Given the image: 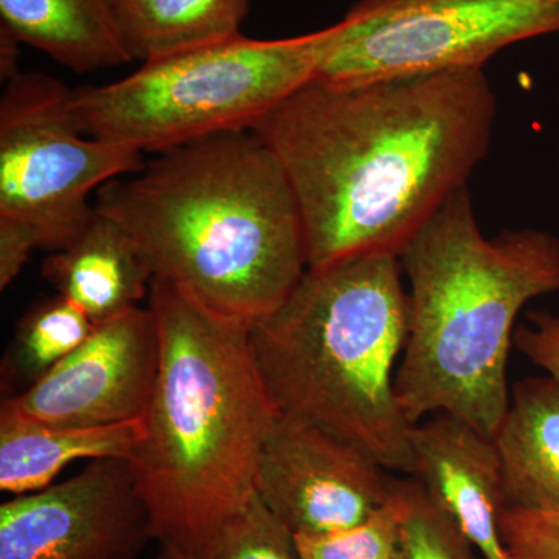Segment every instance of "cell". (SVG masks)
<instances>
[{"instance_id": "1", "label": "cell", "mask_w": 559, "mask_h": 559, "mask_svg": "<svg viewBox=\"0 0 559 559\" xmlns=\"http://www.w3.org/2000/svg\"><path fill=\"white\" fill-rule=\"evenodd\" d=\"M498 98L484 69L333 86L312 80L252 134L304 221L308 270L399 255L488 156Z\"/></svg>"}, {"instance_id": "2", "label": "cell", "mask_w": 559, "mask_h": 559, "mask_svg": "<svg viewBox=\"0 0 559 559\" xmlns=\"http://www.w3.org/2000/svg\"><path fill=\"white\" fill-rule=\"evenodd\" d=\"M159 371L132 476L160 546L216 559L255 499L261 450L277 415L250 344L252 326L153 278Z\"/></svg>"}, {"instance_id": "3", "label": "cell", "mask_w": 559, "mask_h": 559, "mask_svg": "<svg viewBox=\"0 0 559 559\" xmlns=\"http://www.w3.org/2000/svg\"><path fill=\"white\" fill-rule=\"evenodd\" d=\"M95 197L154 278L250 326L277 311L308 271L288 176L250 131L165 151Z\"/></svg>"}, {"instance_id": "4", "label": "cell", "mask_w": 559, "mask_h": 559, "mask_svg": "<svg viewBox=\"0 0 559 559\" xmlns=\"http://www.w3.org/2000/svg\"><path fill=\"white\" fill-rule=\"evenodd\" d=\"M409 333L395 374L412 426L448 412L495 439L510 406L507 364L522 308L559 293V238L538 229L487 238L469 187L448 198L400 253Z\"/></svg>"}, {"instance_id": "5", "label": "cell", "mask_w": 559, "mask_h": 559, "mask_svg": "<svg viewBox=\"0 0 559 559\" xmlns=\"http://www.w3.org/2000/svg\"><path fill=\"white\" fill-rule=\"evenodd\" d=\"M400 257L370 253L305 272L250 344L280 412L330 430L382 468L414 474L412 425L395 393L409 333Z\"/></svg>"}, {"instance_id": "6", "label": "cell", "mask_w": 559, "mask_h": 559, "mask_svg": "<svg viewBox=\"0 0 559 559\" xmlns=\"http://www.w3.org/2000/svg\"><path fill=\"white\" fill-rule=\"evenodd\" d=\"M340 33L341 21L294 38L238 35L142 62L114 83L72 90L70 112L84 134L142 154L250 131L316 79Z\"/></svg>"}, {"instance_id": "7", "label": "cell", "mask_w": 559, "mask_h": 559, "mask_svg": "<svg viewBox=\"0 0 559 559\" xmlns=\"http://www.w3.org/2000/svg\"><path fill=\"white\" fill-rule=\"evenodd\" d=\"M70 92L46 73L20 72L0 98V224L53 252L86 229L94 191L145 165L140 151L81 132Z\"/></svg>"}, {"instance_id": "8", "label": "cell", "mask_w": 559, "mask_h": 559, "mask_svg": "<svg viewBox=\"0 0 559 559\" xmlns=\"http://www.w3.org/2000/svg\"><path fill=\"white\" fill-rule=\"evenodd\" d=\"M547 35H559V0H358L314 80L358 86L484 69Z\"/></svg>"}, {"instance_id": "9", "label": "cell", "mask_w": 559, "mask_h": 559, "mask_svg": "<svg viewBox=\"0 0 559 559\" xmlns=\"http://www.w3.org/2000/svg\"><path fill=\"white\" fill-rule=\"evenodd\" d=\"M348 441L277 412L261 450L255 491L296 536L358 527L388 502L395 480Z\"/></svg>"}, {"instance_id": "10", "label": "cell", "mask_w": 559, "mask_h": 559, "mask_svg": "<svg viewBox=\"0 0 559 559\" xmlns=\"http://www.w3.org/2000/svg\"><path fill=\"white\" fill-rule=\"evenodd\" d=\"M153 539L130 462L95 460L0 506V559H138Z\"/></svg>"}, {"instance_id": "11", "label": "cell", "mask_w": 559, "mask_h": 559, "mask_svg": "<svg viewBox=\"0 0 559 559\" xmlns=\"http://www.w3.org/2000/svg\"><path fill=\"white\" fill-rule=\"evenodd\" d=\"M159 371V334L150 308L95 323L86 341L0 409L64 426L145 418Z\"/></svg>"}, {"instance_id": "12", "label": "cell", "mask_w": 559, "mask_h": 559, "mask_svg": "<svg viewBox=\"0 0 559 559\" xmlns=\"http://www.w3.org/2000/svg\"><path fill=\"white\" fill-rule=\"evenodd\" d=\"M415 480L479 550L484 559H509L500 533L506 509L502 465L495 439L448 412L412 426Z\"/></svg>"}, {"instance_id": "13", "label": "cell", "mask_w": 559, "mask_h": 559, "mask_svg": "<svg viewBox=\"0 0 559 559\" xmlns=\"http://www.w3.org/2000/svg\"><path fill=\"white\" fill-rule=\"evenodd\" d=\"M145 433V418L106 426H64L0 409V489L10 496L39 491L80 460L130 462Z\"/></svg>"}, {"instance_id": "14", "label": "cell", "mask_w": 559, "mask_h": 559, "mask_svg": "<svg viewBox=\"0 0 559 559\" xmlns=\"http://www.w3.org/2000/svg\"><path fill=\"white\" fill-rule=\"evenodd\" d=\"M43 275L94 323L139 307L154 278L134 241L97 210L69 248L44 261Z\"/></svg>"}, {"instance_id": "15", "label": "cell", "mask_w": 559, "mask_h": 559, "mask_svg": "<svg viewBox=\"0 0 559 559\" xmlns=\"http://www.w3.org/2000/svg\"><path fill=\"white\" fill-rule=\"evenodd\" d=\"M495 441L506 509L559 513V381L547 374L514 384Z\"/></svg>"}, {"instance_id": "16", "label": "cell", "mask_w": 559, "mask_h": 559, "mask_svg": "<svg viewBox=\"0 0 559 559\" xmlns=\"http://www.w3.org/2000/svg\"><path fill=\"white\" fill-rule=\"evenodd\" d=\"M0 25L76 73L134 61L117 0H0Z\"/></svg>"}, {"instance_id": "17", "label": "cell", "mask_w": 559, "mask_h": 559, "mask_svg": "<svg viewBox=\"0 0 559 559\" xmlns=\"http://www.w3.org/2000/svg\"><path fill=\"white\" fill-rule=\"evenodd\" d=\"M250 0H117L124 43L142 62L241 35Z\"/></svg>"}, {"instance_id": "18", "label": "cell", "mask_w": 559, "mask_h": 559, "mask_svg": "<svg viewBox=\"0 0 559 559\" xmlns=\"http://www.w3.org/2000/svg\"><path fill=\"white\" fill-rule=\"evenodd\" d=\"M94 326L90 316L64 297L36 305L17 323L2 362V384L31 388L75 352Z\"/></svg>"}, {"instance_id": "19", "label": "cell", "mask_w": 559, "mask_h": 559, "mask_svg": "<svg viewBox=\"0 0 559 559\" xmlns=\"http://www.w3.org/2000/svg\"><path fill=\"white\" fill-rule=\"evenodd\" d=\"M404 499L395 480L392 495L373 516L344 532L296 536L304 559H403Z\"/></svg>"}, {"instance_id": "20", "label": "cell", "mask_w": 559, "mask_h": 559, "mask_svg": "<svg viewBox=\"0 0 559 559\" xmlns=\"http://www.w3.org/2000/svg\"><path fill=\"white\" fill-rule=\"evenodd\" d=\"M404 499L403 559H477L474 547L417 480L400 481Z\"/></svg>"}, {"instance_id": "21", "label": "cell", "mask_w": 559, "mask_h": 559, "mask_svg": "<svg viewBox=\"0 0 559 559\" xmlns=\"http://www.w3.org/2000/svg\"><path fill=\"white\" fill-rule=\"evenodd\" d=\"M216 559H304L296 535L255 496L234 522Z\"/></svg>"}, {"instance_id": "22", "label": "cell", "mask_w": 559, "mask_h": 559, "mask_svg": "<svg viewBox=\"0 0 559 559\" xmlns=\"http://www.w3.org/2000/svg\"><path fill=\"white\" fill-rule=\"evenodd\" d=\"M500 533L511 554L530 559H559V513L503 509Z\"/></svg>"}, {"instance_id": "23", "label": "cell", "mask_w": 559, "mask_h": 559, "mask_svg": "<svg viewBox=\"0 0 559 559\" xmlns=\"http://www.w3.org/2000/svg\"><path fill=\"white\" fill-rule=\"evenodd\" d=\"M530 325L514 330L513 345L522 355L559 381V314L530 312Z\"/></svg>"}, {"instance_id": "24", "label": "cell", "mask_w": 559, "mask_h": 559, "mask_svg": "<svg viewBox=\"0 0 559 559\" xmlns=\"http://www.w3.org/2000/svg\"><path fill=\"white\" fill-rule=\"evenodd\" d=\"M33 250H36L35 242L25 231L0 224V289L5 290L16 280Z\"/></svg>"}, {"instance_id": "25", "label": "cell", "mask_w": 559, "mask_h": 559, "mask_svg": "<svg viewBox=\"0 0 559 559\" xmlns=\"http://www.w3.org/2000/svg\"><path fill=\"white\" fill-rule=\"evenodd\" d=\"M20 44H22L21 40L9 28L0 25V76H2L3 83L21 72Z\"/></svg>"}, {"instance_id": "26", "label": "cell", "mask_w": 559, "mask_h": 559, "mask_svg": "<svg viewBox=\"0 0 559 559\" xmlns=\"http://www.w3.org/2000/svg\"><path fill=\"white\" fill-rule=\"evenodd\" d=\"M154 559H191L189 555L182 554V551L175 549L170 546H160Z\"/></svg>"}, {"instance_id": "27", "label": "cell", "mask_w": 559, "mask_h": 559, "mask_svg": "<svg viewBox=\"0 0 559 559\" xmlns=\"http://www.w3.org/2000/svg\"><path fill=\"white\" fill-rule=\"evenodd\" d=\"M509 559H530V558L520 557V555H514V554H511V551H509Z\"/></svg>"}]
</instances>
